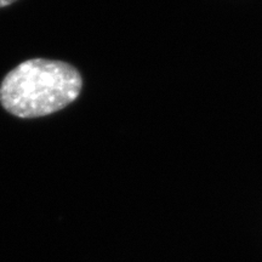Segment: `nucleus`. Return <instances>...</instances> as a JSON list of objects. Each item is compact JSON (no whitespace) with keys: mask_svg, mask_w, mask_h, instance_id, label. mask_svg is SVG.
<instances>
[{"mask_svg":"<svg viewBox=\"0 0 262 262\" xmlns=\"http://www.w3.org/2000/svg\"><path fill=\"white\" fill-rule=\"evenodd\" d=\"M81 88V75L72 64L32 58L5 75L0 84V103L22 119L45 117L73 103Z\"/></svg>","mask_w":262,"mask_h":262,"instance_id":"f257e3e1","label":"nucleus"},{"mask_svg":"<svg viewBox=\"0 0 262 262\" xmlns=\"http://www.w3.org/2000/svg\"><path fill=\"white\" fill-rule=\"evenodd\" d=\"M16 0H0V8H5V6H9L14 4Z\"/></svg>","mask_w":262,"mask_h":262,"instance_id":"f03ea898","label":"nucleus"}]
</instances>
